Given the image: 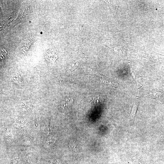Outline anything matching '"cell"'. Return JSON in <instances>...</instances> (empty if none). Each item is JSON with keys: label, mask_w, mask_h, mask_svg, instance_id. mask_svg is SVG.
I'll list each match as a JSON object with an SVG mask.
<instances>
[{"label": "cell", "mask_w": 164, "mask_h": 164, "mask_svg": "<svg viewBox=\"0 0 164 164\" xmlns=\"http://www.w3.org/2000/svg\"><path fill=\"white\" fill-rule=\"evenodd\" d=\"M104 4L107 6L108 9L111 10L114 14L116 12L118 6L115 5L111 1H103Z\"/></svg>", "instance_id": "cell-7"}, {"label": "cell", "mask_w": 164, "mask_h": 164, "mask_svg": "<svg viewBox=\"0 0 164 164\" xmlns=\"http://www.w3.org/2000/svg\"><path fill=\"white\" fill-rule=\"evenodd\" d=\"M139 102V98L137 96L135 98L130 115L129 125L130 128L132 127L134 123Z\"/></svg>", "instance_id": "cell-3"}, {"label": "cell", "mask_w": 164, "mask_h": 164, "mask_svg": "<svg viewBox=\"0 0 164 164\" xmlns=\"http://www.w3.org/2000/svg\"><path fill=\"white\" fill-rule=\"evenodd\" d=\"M130 72L132 77L136 83L137 86L138 87L140 84L138 80V76L137 74L136 70L133 67H132V66H130Z\"/></svg>", "instance_id": "cell-8"}, {"label": "cell", "mask_w": 164, "mask_h": 164, "mask_svg": "<svg viewBox=\"0 0 164 164\" xmlns=\"http://www.w3.org/2000/svg\"><path fill=\"white\" fill-rule=\"evenodd\" d=\"M123 158V161L125 164H146L143 158L136 153H127Z\"/></svg>", "instance_id": "cell-1"}, {"label": "cell", "mask_w": 164, "mask_h": 164, "mask_svg": "<svg viewBox=\"0 0 164 164\" xmlns=\"http://www.w3.org/2000/svg\"><path fill=\"white\" fill-rule=\"evenodd\" d=\"M80 64V62L78 60H77L74 61L68 66L67 68V70L69 71L72 70L79 67Z\"/></svg>", "instance_id": "cell-9"}, {"label": "cell", "mask_w": 164, "mask_h": 164, "mask_svg": "<svg viewBox=\"0 0 164 164\" xmlns=\"http://www.w3.org/2000/svg\"><path fill=\"white\" fill-rule=\"evenodd\" d=\"M116 42L113 41L108 43V46L114 52L118 54H123V52L120 45Z\"/></svg>", "instance_id": "cell-5"}, {"label": "cell", "mask_w": 164, "mask_h": 164, "mask_svg": "<svg viewBox=\"0 0 164 164\" xmlns=\"http://www.w3.org/2000/svg\"><path fill=\"white\" fill-rule=\"evenodd\" d=\"M26 122L25 120L19 118L15 121V124L19 128L23 127L26 125Z\"/></svg>", "instance_id": "cell-11"}, {"label": "cell", "mask_w": 164, "mask_h": 164, "mask_svg": "<svg viewBox=\"0 0 164 164\" xmlns=\"http://www.w3.org/2000/svg\"><path fill=\"white\" fill-rule=\"evenodd\" d=\"M151 98L161 104L164 103V91H155L151 94Z\"/></svg>", "instance_id": "cell-4"}, {"label": "cell", "mask_w": 164, "mask_h": 164, "mask_svg": "<svg viewBox=\"0 0 164 164\" xmlns=\"http://www.w3.org/2000/svg\"><path fill=\"white\" fill-rule=\"evenodd\" d=\"M45 57L48 62L51 65H53L58 58V53L53 48H50L46 51Z\"/></svg>", "instance_id": "cell-2"}, {"label": "cell", "mask_w": 164, "mask_h": 164, "mask_svg": "<svg viewBox=\"0 0 164 164\" xmlns=\"http://www.w3.org/2000/svg\"><path fill=\"white\" fill-rule=\"evenodd\" d=\"M55 138L52 136L48 138L45 144V147L48 149L50 148L54 142Z\"/></svg>", "instance_id": "cell-10"}, {"label": "cell", "mask_w": 164, "mask_h": 164, "mask_svg": "<svg viewBox=\"0 0 164 164\" xmlns=\"http://www.w3.org/2000/svg\"><path fill=\"white\" fill-rule=\"evenodd\" d=\"M7 56L6 50L4 49L1 50L0 58L1 59H4L6 58Z\"/></svg>", "instance_id": "cell-12"}, {"label": "cell", "mask_w": 164, "mask_h": 164, "mask_svg": "<svg viewBox=\"0 0 164 164\" xmlns=\"http://www.w3.org/2000/svg\"><path fill=\"white\" fill-rule=\"evenodd\" d=\"M32 156L31 155H28L27 156L26 161L27 164H32Z\"/></svg>", "instance_id": "cell-14"}, {"label": "cell", "mask_w": 164, "mask_h": 164, "mask_svg": "<svg viewBox=\"0 0 164 164\" xmlns=\"http://www.w3.org/2000/svg\"><path fill=\"white\" fill-rule=\"evenodd\" d=\"M5 138L8 141H10L13 139V136L11 133H8L6 134Z\"/></svg>", "instance_id": "cell-13"}, {"label": "cell", "mask_w": 164, "mask_h": 164, "mask_svg": "<svg viewBox=\"0 0 164 164\" xmlns=\"http://www.w3.org/2000/svg\"><path fill=\"white\" fill-rule=\"evenodd\" d=\"M73 99L70 98H67L62 101L59 106L60 109L62 111L67 109L73 102Z\"/></svg>", "instance_id": "cell-6"}]
</instances>
